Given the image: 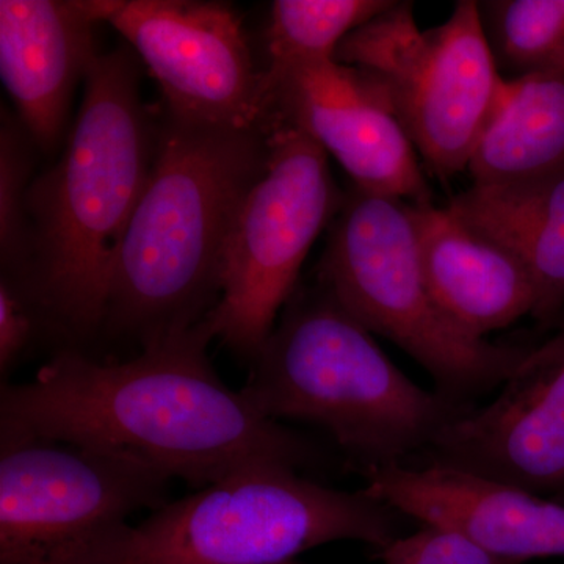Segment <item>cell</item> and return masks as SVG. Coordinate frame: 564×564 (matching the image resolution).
<instances>
[{
  "label": "cell",
  "instance_id": "1",
  "mask_svg": "<svg viewBox=\"0 0 564 564\" xmlns=\"http://www.w3.org/2000/svg\"><path fill=\"white\" fill-rule=\"evenodd\" d=\"M212 339L203 322L124 362L58 351L29 383L2 386L0 441L98 448L199 489L258 464L310 462L306 441L223 383Z\"/></svg>",
  "mask_w": 564,
  "mask_h": 564
},
{
  "label": "cell",
  "instance_id": "2",
  "mask_svg": "<svg viewBox=\"0 0 564 564\" xmlns=\"http://www.w3.org/2000/svg\"><path fill=\"white\" fill-rule=\"evenodd\" d=\"M84 82L61 161L29 187L28 256L11 276L74 337L104 326L115 262L158 151L128 52L99 55Z\"/></svg>",
  "mask_w": 564,
  "mask_h": 564
},
{
  "label": "cell",
  "instance_id": "3",
  "mask_svg": "<svg viewBox=\"0 0 564 564\" xmlns=\"http://www.w3.org/2000/svg\"><path fill=\"white\" fill-rule=\"evenodd\" d=\"M267 137L166 113L111 273L104 326L147 345L206 322L220 296L223 245L263 172Z\"/></svg>",
  "mask_w": 564,
  "mask_h": 564
},
{
  "label": "cell",
  "instance_id": "4",
  "mask_svg": "<svg viewBox=\"0 0 564 564\" xmlns=\"http://www.w3.org/2000/svg\"><path fill=\"white\" fill-rule=\"evenodd\" d=\"M242 392L265 417L321 426L364 470L425 452L467 410L408 378L322 285L292 296Z\"/></svg>",
  "mask_w": 564,
  "mask_h": 564
},
{
  "label": "cell",
  "instance_id": "5",
  "mask_svg": "<svg viewBox=\"0 0 564 564\" xmlns=\"http://www.w3.org/2000/svg\"><path fill=\"white\" fill-rule=\"evenodd\" d=\"M393 513L366 489H333L289 464H258L51 564H289L336 541L380 552L399 536Z\"/></svg>",
  "mask_w": 564,
  "mask_h": 564
},
{
  "label": "cell",
  "instance_id": "6",
  "mask_svg": "<svg viewBox=\"0 0 564 564\" xmlns=\"http://www.w3.org/2000/svg\"><path fill=\"white\" fill-rule=\"evenodd\" d=\"M322 288L372 334L421 364L441 392L464 397L502 384L532 347L475 339L434 299L410 206L352 185L329 225Z\"/></svg>",
  "mask_w": 564,
  "mask_h": 564
},
{
  "label": "cell",
  "instance_id": "7",
  "mask_svg": "<svg viewBox=\"0 0 564 564\" xmlns=\"http://www.w3.org/2000/svg\"><path fill=\"white\" fill-rule=\"evenodd\" d=\"M334 61L383 84L415 150L441 177L467 170L507 88L475 0H459L429 31L417 28L413 3L395 2L352 31Z\"/></svg>",
  "mask_w": 564,
  "mask_h": 564
},
{
  "label": "cell",
  "instance_id": "8",
  "mask_svg": "<svg viewBox=\"0 0 564 564\" xmlns=\"http://www.w3.org/2000/svg\"><path fill=\"white\" fill-rule=\"evenodd\" d=\"M267 162L234 215L223 245L214 339L254 359L272 336L311 248L343 206L328 154L311 137L274 126Z\"/></svg>",
  "mask_w": 564,
  "mask_h": 564
},
{
  "label": "cell",
  "instance_id": "9",
  "mask_svg": "<svg viewBox=\"0 0 564 564\" xmlns=\"http://www.w3.org/2000/svg\"><path fill=\"white\" fill-rule=\"evenodd\" d=\"M0 445V564H51L166 503L172 478L126 456L50 440Z\"/></svg>",
  "mask_w": 564,
  "mask_h": 564
},
{
  "label": "cell",
  "instance_id": "10",
  "mask_svg": "<svg viewBox=\"0 0 564 564\" xmlns=\"http://www.w3.org/2000/svg\"><path fill=\"white\" fill-rule=\"evenodd\" d=\"M109 24L161 85L166 113L212 128L269 133L263 70L229 6L191 0L121 2Z\"/></svg>",
  "mask_w": 564,
  "mask_h": 564
},
{
  "label": "cell",
  "instance_id": "11",
  "mask_svg": "<svg viewBox=\"0 0 564 564\" xmlns=\"http://www.w3.org/2000/svg\"><path fill=\"white\" fill-rule=\"evenodd\" d=\"M263 82L269 129L306 133L359 191L415 206L433 203L417 150L372 73L329 58L263 69Z\"/></svg>",
  "mask_w": 564,
  "mask_h": 564
},
{
  "label": "cell",
  "instance_id": "12",
  "mask_svg": "<svg viewBox=\"0 0 564 564\" xmlns=\"http://www.w3.org/2000/svg\"><path fill=\"white\" fill-rule=\"evenodd\" d=\"M429 462L564 503V323L502 383L499 395L454 419Z\"/></svg>",
  "mask_w": 564,
  "mask_h": 564
},
{
  "label": "cell",
  "instance_id": "13",
  "mask_svg": "<svg viewBox=\"0 0 564 564\" xmlns=\"http://www.w3.org/2000/svg\"><path fill=\"white\" fill-rule=\"evenodd\" d=\"M366 491L395 513L462 534L516 564L564 556V503L437 464L364 470Z\"/></svg>",
  "mask_w": 564,
  "mask_h": 564
},
{
  "label": "cell",
  "instance_id": "14",
  "mask_svg": "<svg viewBox=\"0 0 564 564\" xmlns=\"http://www.w3.org/2000/svg\"><path fill=\"white\" fill-rule=\"evenodd\" d=\"M120 6L118 0L0 2V76L40 150L50 152L61 141L74 90L99 57L95 28Z\"/></svg>",
  "mask_w": 564,
  "mask_h": 564
},
{
  "label": "cell",
  "instance_id": "15",
  "mask_svg": "<svg viewBox=\"0 0 564 564\" xmlns=\"http://www.w3.org/2000/svg\"><path fill=\"white\" fill-rule=\"evenodd\" d=\"M408 206L430 289L459 329L485 339L533 315L532 276L513 252L473 231L447 207Z\"/></svg>",
  "mask_w": 564,
  "mask_h": 564
},
{
  "label": "cell",
  "instance_id": "16",
  "mask_svg": "<svg viewBox=\"0 0 564 564\" xmlns=\"http://www.w3.org/2000/svg\"><path fill=\"white\" fill-rule=\"evenodd\" d=\"M447 209L473 231L513 252L536 291L533 317L564 314V172L459 193Z\"/></svg>",
  "mask_w": 564,
  "mask_h": 564
},
{
  "label": "cell",
  "instance_id": "17",
  "mask_svg": "<svg viewBox=\"0 0 564 564\" xmlns=\"http://www.w3.org/2000/svg\"><path fill=\"white\" fill-rule=\"evenodd\" d=\"M467 170L477 187L564 172V73L507 80Z\"/></svg>",
  "mask_w": 564,
  "mask_h": 564
},
{
  "label": "cell",
  "instance_id": "18",
  "mask_svg": "<svg viewBox=\"0 0 564 564\" xmlns=\"http://www.w3.org/2000/svg\"><path fill=\"white\" fill-rule=\"evenodd\" d=\"M478 11L505 80L564 73V0H488Z\"/></svg>",
  "mask_w": 564,
  "mask_h": 564
},
{
  "label": "cell",
  "instance_id": "19",
  "mask_svg": "<svg viewBox=\"0 0 564 564\" xmlns=\"http://www.w3.org/2000/svg\"><path fill=\"white\" fill-rule=\"evenodd\" d=\"M393 0H276L267 29L269 66L329 61L356 29L391 9Z\"/></svg>",
  "mask_w": 564,
  "mask_h": 564
},
{
  "label": "cell",
  "instance_id": "20",
  "mask_svg": "<svg viewBox=\"0 0 564 564\" xmlns=\"http://www.w3.org/2000/svg\"><path fill=\"white\" fill-rule=\"evenodd\" d=\"M32 141L25 129L3 115L0 133V245L9 273H20L28 256V198Z\"/></svg>",
  "mask_w": 564,
  "mask_h": 564
},
{
  "label": "cell",
  "instance_id": "21",
  "mask_svg": "<svg viewBox=\"0 0 564 564\" xmlns=\"http://www.w3.org/2000/svg\"><path fill=\"white\" fill-rule=\"evenodd\" d=\"M378 555L384 564H516L489 554L462 534L433 525L397 536Z\"/></svg>",
  "mask_w": 564,
  "mask_h": 564
},
{
  "label": "cell",
  "instance_id": "22",
  "mask_svg": "<svg viewBox=\"0 0 564 564\" xmlns=\"http://www.w3.org/2000/svg\"><path fill=\"white\" fill-rule=\"evenodd\" d=\"M39 306L13 278L3 274L0 284V370L9 373L11 367L31 347L35 336V314Z\"/></svg>",
  "mask_w": 564,
  "mask_h": 564
}]
</instances>
